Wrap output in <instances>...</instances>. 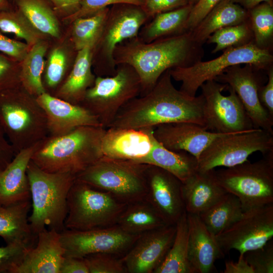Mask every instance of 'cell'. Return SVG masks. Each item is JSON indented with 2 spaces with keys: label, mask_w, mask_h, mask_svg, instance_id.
<instances>
[{
  "label": "cell",
  "mask_w": 273,
  "mask_h": 273,
  "mask_svg": "<svg viewBox=\"0 0 273 273\" xmlns=\"http://www.w3.org/2000/svg\"><path fill=\"white\" fill-rule=\"evenodd\" d=\"M169 70L148 93L125 104L109 127L140 129L179 122L204 127L203 96L190 97L177 89Z\"/></svg>",
  "instance_id": "obj_1"
},
{
  "label": "cell",
  "mask_w": 273,
  "mask_h": 273,
  "mask_svg": "<svg viewBox=\"0 0 273 273\" xmlns=\"http://www.w3.org/2000/svg\"><path fill=\"white\" fill-rule=\"evenodd\" d=\"M202 45L193 39L191 31L146 43L138 36L118 44L114 52L115 64H127L138 73L143 96L148 93L166 70L190 66L201 61Z\"/></svg>",
  "instance_id": "obj_2"
},
{
  "label": "cell",
  "mask_w": 273,
  "mask_h": 273,
  "mask_svg": "<svg viewBox=\"0 0 273 273\" xmlns=\"http://www.w3.org/2000/svg\"><path fill=\"white\" fill-rule=\"evenodd\" d=\"M106 128L82 126L40 142L31 161L50 173L76 176L103 156L102 141Z\"/></svg>",
  "instance_id": "obj_3"
},
{
  "label": "cell",
  "mask_w": 273,
  "mask_h": 273,
  "mask_svg": "<svg viewBox=\"0 0 273 273\" xmlns=\"http://www.w3.org/2000/svg\"><path fill=\"white\" fill-rule=\"evenodd\" d=\"M27 175L32 201V212L28 221L32 232L37 235L48 226L61 233L65 229L67 197L76 176L44 171L31 160Z\"/></svg>",
  "instance_id": "obj_4"
},
{
  "label": "cell",
  "mask_w": 273,
  "mask_h": 273,
  "mask_svg": "<svg viewBox=\"0 0 273 273\" xmlns=\"http://www.w3.org/2000/svg\"><path fill=\"white\" fill-rule=\"evenodd\" d=\"M148 165L102 156L77 174L76 179L129 204L146 199Z\"/></svg>",
  "instance_id": "obj_5"
},
{
  "label": "cell",
  "mask_w": 273,
  "mask_h": 273,
  "mask_svg": "<svg viewBox=\"0 0 273 273\" xmlns=\"http://www.w3.org/2000/svg\"><path fill=\"white\" fill-rule=\"evenodd\" d=\"M214 174L220 186L239 198L244 211L273 204V150L257 161L248 160Z\"/></svg>",
  "instance_id": "obj_6"
},
{
  "label": "cell",
  "mask_w": 273,
  "mask_h": 273,
  "mask_svg": "<svg viewBox=\"0 0 273 273\" xmlns=\"http://www.w3.org/2000/svg\"><path fill=\"white\" fill-rule=\"evenodd\" d=\"M127 205L76 179L67 197L65 229L85 231L115 225Z\"/></svg>",
  "instance_id": "obj_7"
},
{
  "label": "cell",
  "mask_w": 273,
  "mask_h": 273,
  "mask_svg": "<svg viewBox=\"0 0 273 273\" xmlns=\"http://www.w3.org/2000/svg\"><path fill=\"white\" fill-rule=\"evenodd\" d=\"M141 92L140 79L134 68L127 64H119L113 75L96 76L80 105L89 110L107 128L120 109L139 96Z\"/></svg>",
  "instance_id": "obj_8"
},
{
  "label": "cell",
  "mask_w": 273,
  "mask_h": 273,
  "mask_svg": "<svg viewBox=\"0 0 273 273\" xmlns=\"http://www.w3.org/2000/svg\"><path fill=\"white\" fill-rule=\"evenodd\" d=\"M270 51L258 47L254 42L228 48L219 57L207 61H200L186 67L169 70L172 79L180 81L179 90L195 97L201 85L208 80H214L228 68L237 65L250 64L257 70H267L272 66Z\"/></svg>",
  "instance_id": "obj_9"
},
{
  "label": "cell",
  "mask_w": 273,
  "mask_h": 273,
  "mask_svg": "<svg viewBox=\"0 0 273 273\" xmlns=\"http://www.w3.org/2000/svg\"><path fill=\"white\" fill-rule=\"evenodd\" d=\"M149 18L140 5L117 4L109 8L100 36L93 48L92 66L97 76H110L116 73L114 52L125 40L138 36Z\"/></svg>",
  "instance_id": "obj_10"
},
{
  "label": "cell",
  "mask_w": 273,
  "mask_h": 273,
  "mask_svg": "<svg viewBox=\"0 0 273 273\" xmlns=\"http://www.w3.org/2000/svg\"><path fill=\"white\" fill-rule=\"evenodd\" d=\"M0 124L18 152L39 143L49 131L46 114L36 100H22L9 89L0 92Z\"/></svg>",
  "instance_id": "obj_11"
},
{
  "label": "cell",
  "mask_w": 273,
  "mask_h": 273,
  "mask_svg": "<svg viewBox=\"0 0 273 273\" xmlns=\"http://www.w3.org/2000/svg\"><path fill=\"white\" fill-rule=\"evenodd\" d=\"M273 150V133L262 129L223 134L213 140L198 159V170L230 167L248 160L256 152L263 155Z\"/></svg>",
  "instance_id": "obj_12"
},
{
  "label": "cell",
  "mask_w": 273,
  "mask_h": 273,
  "mask_svg": "<svg viewBox=\"0 0 273 273\" xmlns=\"http://www.w3.org/2000/svg\"><path fill=\"white\" fill-rule=\"evenodd\" d=\"M204 103V127L219 133H234L254 129L235 92L228 84L208 80L200 87Z\"/></svg>",
  "instance_id": "obj_13"
},
{
  "label": "cell",
  "mask_w": 273,
  "mask_h": 273,
  "mask_svg": "<svg viewBox=\"0 0 273 273\" xmlns=\"http://www.w3.org/2000/svg\"><path fill=\"white\" fill-rule=\"evenodd\" d=\"M273 237V204L245 211L229 228L216 236L225 254L235 249L240 255L262 247Z\"/></svg>",
  "instance_id": "obj_14"
},
{
  "label": "cell",
  "mask_w": 273,
  "mask_h": 273,
  "mask_svg": "<svg viewBox=\"0 0 273 273\" xmlns=\"http://www.w3.org/2000/svg\"><path fill=\"white\" fill-rule=\"evenodd\" d=\"M140 235L128 233L115 224L85 231L64 229L60 233V241L64 256L83 258L99 253L121 254L129 250Z\"/></svg>",
  "instance_id": "obj_15"
},
{
  "label": "cell",
  "mask_w": 273,
  "mask_h": 273,
  "mask_svg": "<svg viewBox=\"0 0 273 273\" xmlns=\"http://www.w3.org/2000/svg\"><path fill=\"white\" fill-rule=\"evenodd\" d=\"M256 69L250 64L234 65L226 69L214 79L228 84L237 94L254 128L273 133V117L261 104L258 95L261 83Z\"/></svg>",
  "instance_id": "obj_16"
},
{
  "label": "cell",
  "mask_w": 273,
  "mask_h": 273,
  "mask_svg": "<svg viewBox=\"0 0 273 273\" xmlns=\"http://www.w3.org/2000/svg\"><path fill=\"white\" fill-rule=\"evenodd\" d=\"M175 232V224H166L141 234L122 258L127 272H154L163 261Z\"/></svg>",
  "instance_id": "obj_17"
},
{
  "label": "cell",
  "mask_w": 273,
  "mask_h": 273,
  "mask_svg": "<svg viewBox=\"0 0 273 273\" xmlns=\"http://www.w3.org/2000/svg\"><path fill=\"white\" fill-rule=\"evenodd\" d=\"M146 174L148 192L145 199L166 224H175L186 211L182 182L168 171L154 165H148Z\"/></svg>",
  "instance_id": "obj_18"
},
{
  "label": "cell",
  "mask_w": 273,
  "mask_h": 273,
  "mask_svg": "<svg viewBox=\"0 0 273 273\" xmlns=\"http://www.w3.org/2000/svg\"><path fill=\"white\" fill-rule=\"evenodd\" d=\"M223 134L225 133L210 131L204 126L188 122L163 124L153 129L154 137L165 148L186 151L197 159L213 140Z\"/></svg>",
  "instance_id": "obj_19"
},
{
  "label": "cell",
  "mask_w": 273,
  "mask_h": 273,
  "mask_svg": "<svg viewBox=\"0 0 273 273\" xmlns=\"http://www.w3.org/2000/svg\"><path fill=\"white\" fill-rule=\"evenodd\" d=\"M153 129L107 128L102 141L103 156L138 161L146 156L153 147Z\"/></svg>",
  "instance_id": "obj_20"
},
{
  "label": "cell",
  "mask_w": 273,
  "mask_h": 273,
  "mask_svg": "<svg viewBox=\"0 0 273 273\" xmlns=\"http://www.w3.org/2000/svg\"><path fill=\"white\" fill-rule=\"evenodd\" d=\"M36 101L43 109L47 119L49 131L53 136L67 133L82 126H102L89 110L44 92L37 96Z\"/></svg>",
  "instance_id": "obj_21"
},
{
  "label": "cell",
  "mask_w": 273,
  "mask_h": 273,
  "mask_svg": "<svg viewBox=\"0 0 273 273\" xmlns=\"http://www.w3.org/2000/svg\"><path fill=\"white\" fill-rule=\"evenodd\" d=\"M64 255L60 233L46 229L38 233L36 245L27 250L11 273H60Z\"/></svg>",
  "instance_id": "obj_22"
},
{
  "label": "cell",
  "mask_w": 273,
  "mask_h": 273,
  "mask_svg": "<svg viewBox=\"0 0 273 273\" xmlns=\"http://www.w3.org/2000/svg\"><path fill=\"white\" fill-rule=\"evenodd\" d=\"M187 213L188 256L193 273H208L216 260L223 257L216 236L206 228L198 214Z\"/></svg>",
  "instance_id": "obj_23"
},
{
  "label": "cell",
  "mask_w": 273,
  "mask_h": 273,
  "mask_svg": "<svg viewBox=\"0 0 273 273\" xmlns=\"http://www.w3.org/2000/svg\"><path fill=\"white\" fill-rule=\"evenodd\" d=\"M38 143L19 151L0 171V206L30 200L27 168Z\"/></svg>",
  "instance_id": "obj_24"
},
{
  "label": "cell",
  "mask_w": 273,
  "mask_h": 273,
  "mask_svg": "<svg viewBox=\"0 0 273 273\" xmlns=\"http://www.w3.org/2000/svg\"><path fill=\"white\" fill-rule=\"evenodd\" d=\"M214 170H197L182 182L181 194L187 213L199 215L227 193L217 181Z\"/></svg>",
  "instance_id": "obj_25"
},
{
  "label": "cell",
  "mask_w": 273,
  "mask_h": 273,
  "mask_svg": "<svg viewBox=\"0 0 273 273\" xmlns=\"http://www.w3.org/2000/svg\"><path fill=\"white\" fill-rule=\"evenodd\" d=\"M31 206L27 200L0 206V237L7 244L36 245L37 235L32 232L28 221Z\"/></svg>",
  "instance_id": "obj_26"
},
{
  "label": "cell",
  "mask_w": 273,
  "mask_h": 273,
  "mask_svg": "<svg viewBox=\"0 0 273 273\" xmlns=\"http://www.w3.org/2000/svg\"><path fill=\"white\" fill-rule=\"evenodd\" d=\"M86 47L77 51L72 69L59 94L64 100L80 105L96 76L92 71L93 49Z\"/></svg>",
  "instance_id": "obj_27"
},
{
  "label": "cell",
  "mask_w": 273,
  "mask_h": 273,
  "mask_svg": "<svg viewBox=\"0 0 273 273\" xmlns=\"http://www.w3.org/2000/svg\"><path fill=\"white\" fill-rule=\"evenodd\" d=\"M136 162L161 168L172 174L181 182L198 170V159L194 156L184 151L168 150L154 136L153 147L149 153Z\"/></svg>",
  "instance_id": "obj_28"
},
{
  "label": "cell",
  "mask_w": 273,
  "mask_h": 273,
  "mask_svg": "<svg viewBox=\"0 0 273 273\" xmlns=\"http://www.w3.org/2000/svg\"><path fill=\"white\" fill-rule=\"evenodd\" d=\"M248 11L238 4L220 0L191 32L193 39L203 45L216 30L248 20Z\"/></svg>",
  "instance_id": "obj_29"
},
{
  "label": "cell",
  "mask_w": 273,
  "mask_h": 273,
  "mask_svg": "<svg viewBox=\"0 0 273 273\" xmlns=\"http://www.w3.org/2000/svg\"><path fill=\"white\" fill-rule=\"evenodd\" d=\"M193 6L155 15L140 29L138 37L146 43L186 32V25Z\"/></svg>",
  "instance_id": "obj_30"
},
{
  "label": "cell",
  "mask_w": 273,
  "mask_h": 273,
  "mask_svg": "<svg viewBox=\"0 0 273 273\" xmlns=\"http://www.w3.org/2000/svg\"><path fill=\"white\" fill-rule=\"evenodd\" d=\"M173 243L154 273H193L189 260V228L185 211L177 221Z\"/></svg>",
  "instance_id": "obj_31"
},
{
  "label": "cell",
  "mask_w": 273,
  "mask_h": 273,
  "mask_svg": "<svg viewBox=\"0 0 273 273\" xmlns=\"http://www.w3.org/2000/svg\"><path fill=\"white\" fill-rule=\"evenodd\" d=\"M116 224L124 231L136 235L166 225L146 199L127 204Z\"/></svg>",
  "instance_id": "obj_32"
},
{
  "label": "cell",
  "mask_w": 273,
  "mask_h": 273,
  "mask_svg": "<svg viewBox=\"0 0 273 273\" xmlns=\"http://www.w3.org/2000/svg\"><path fill=\"white\" fill-rule=\"evenodd\" d=\"M244 212L239 198L227 193L199 215L208 230L216 236L237 221Z\"/></svg>",
  "instance_id": "obj_33"
},
{
  "label": "cell",
  "mask_w": 273,
  "mask_h": 273,
  "mask_svg": "<svg viewBox=\"0 0 273 273\" xmlns=\"http://www.w3.org/2000/svg\"><path fill=\"white\" fill-rule=\"evenodd\" d=\"M17 9L42 34L58 38L60 30L57 14L48 0H16Z\"/></svg>",
  "instance_id": "obj_34"
},
{
  "label": "cell",
  "mask_w": 273,
  "mask_h": 273,
  "mask_svg": "<svg viewBox=\"0 0 273 273\" xmlns=\"http://www.w3.org/2000/svg\"><path fill=\"white\" fill-rule=\"evenodd\" d=\"M47 44L40 40L33 46L22 60L20 80L27 91L37 96L46 92L41 75L44 67V57Z\"/></svg>",
  "instance_id": "obj_35"
},
{
  "label": "cell",
  "mask_w": 273,
  "mask_h": 273,
  "mask_svg": "<svg viewBox=\"0 0 273 273\" xmlns=\"http://www.w3.org/2000/svg\"><path fill=\"white\" fill-rule=\"evenodd\" d=\"M109 8L101 9L95 14L73 21L71 40L78 51L86 47H94L101 34Z\"/></svg>",
  "instance_id": "obj_36"
},
{
  "label": "cell",
  "mask_w": 273,
  "mask_h": 273,
  "mask_svg": "<svg viewBox=\"0 0 273 273\" xmlns=\"http://www.w3.org/2000/svg\"><path fill=\"white\" fill-rule=\"evenodd\" d=\"M254 42L270 51L273 40V4L263 2L248 10Z\"/></svg>",
  "instance_id": "obj_37"
},
{
  "label": "cell",
  "mask_w": 273,
  "mask_h": 273,
  "mask_svg": "<svg viewBox=\"0 0 273 273\" xmlns=\"http://www.w3.org/2000/svg\"><path fill=\"white\" fill-rule=\"evenodd\" d=\"M254 42V36L249 20L242 23L221 28L211 34L206 42L215 43L212 53L231 47Z\"/></svg>",
  "instance_id": "obj_38"
},
{
  "label": "cell",
  "mask_w": 273,
  "mask_h": 273,
  "mask_svg": "<svg viewBox=\"0 0 273 273\" xmlns=\"http://www.w3.org/2000/svg\"><path fill=\"white\" fill-rule=\"evenodd\" d=\"M0 31L14 34L30 47L41 40L42 37L18 9L0 12Z\"/></svg>",
  "instance_id": "obj_39"
},
{
  "label": "cell",
  "mask_w": 273,
  "mask_h": 273,
  "mask_svg": "<svg viewBox=\"0 0 273 273\" xmlns=\"http://www.w3.org/2000/svg\"><path fill=\"white\" fill-rule=\"evenodd\" d=\"M83 259L89 273L127 272L122 258H118L114 254L95 253L84 257Z\"/></svg>",
  "instance_id": "obj_40"
},
{
  "label": "cell",
  "mask_w": 273,
  "mask_h": 273,
  "mask_svg": "<svg viewBox=\"0 0 273 273\" xmlns=\"http://www.w3.org/2000/svg\"><path fill=\"white\" fill-rule=\"evenodd\" d=\"M68 56L61 48L54 49L50 54L45 72L47 85L54 87L61 81L68 66Z\"/></svg>",
  "instance_id": "obj_41"
},
{
  "label": "cell",
  "mask_w": 273,
  "mask_h": 273,
  "mask_svg": "<svg viewBox=\"0 0 273 273\" xmlns=\"http://www.w3.org/2000/svg\"><path fill=\"white\" fill-rule=\"evenodd\" d=\"M244 257L254 273L273 272L272 241H269L262 247L246 252Z\"/></svg>",
  "instance_id": "obj_42"
},
{
  "label": "cell",
  "mask_w": 273,
  "mask_h": 273,
  "mask_svg": "<svg viewBox=\"0 0 273 273\" xmlns=\"http://www.w3.org/2000/svg\"><path fill=\"white\" fill-rule=\"evenodd\" d=\"M144 0H81L78 10L64 19L71 23L76 19L93 15L109 6L117 4H131L142 6Z\"/></svg>",
  "instance_id": "obj_43"
},
{
  "label": "cell",
  "mask_w": 273,
  "mask_h": 273,
  "mask_svg": "<svg viewBox=\"0 0 273 273\" xmlns=\"http://www.w3.org/2000/svg\"><path fill=\"white\" fill-rule=\"evenodd\" d=\"M31 247L21 244H7L0 247V273H11Z\"/></svg>",
  "instance_id": "obj_44"
},
{
  "label": "cell",
  "mask_w": 273,
  "mask_h": 273,
  "mask_svg": "<svg viewBox=\"0 0 273 273\" xmlns=\"http://www.w3.org/2000/svg\"><path fill=\"white\" fill-rule=\"evenodd\" d=\"M189 4V0H144L142 6L149 18L155 15L174 10Z\"/></svg>",
  "instance_id": "obj_45"
},
{
  "label": "cell",
  "mask_w": 273,
  "mask_h": 273,
  "mask_svg": "<svg viewBox=\"0 0 273 273\" xmlns=\"http://www.w3.org/2000/svg\"><path fill=\"white\" fill-rule=\"evenodd\" d=\"M30 46L27 43L12 39L0 31V52L15 60L22 61Z\"/></svg>",
  "instance_id": "obj_46"
},
{
  "label": "cell",
  "mask_w": 273,
  "mask_h": 273,
  "mask_svg": "<svg viewBox=\"0 0 273 273\" xmlns=\"http://www.w3.org/2000/svg\"><path fill=\"white\" fill-rule=\"evenodd\" d=\"M220 0H199L193 7L186 25V30L191 31Z\"/></svg>",
  "instance_id": "obj_47"
},
{
  "label": "cell",
  "mask_w": 273,
  "mask_h": 273,
  "mask_svg": "<svg viewBox=\"0 0 273 273\" xmlns=\"http://www.w3.org/2000/svg\"><path fill=\"white\" fill-rule=\"evenodd\" d=\"M267 83L258 89V95L262 106L273 117V66L267 70Z\"/></svg>",
  "instance_id": "obj_48"
},
{
  "label": "cell",
  "mask_w": 273,
  "mask_h": 273,
  "mask_svg": "<svg viewBox=\"0 0 273 273\" xmlns=\"http://www.w3.org/2000/svg\"><path fill=\"white\" fill-rule=\"evenodd\" d=\"M14 69L12 59L0 53V92L11 88Z\"/></svg>",
  "instance_id": "obj_49"
},
{
  "label": "cell",
  "mask_w": 273,
  "mask_h": 273,
  "mask_svg": "<svg viewBox=\"0 0 273 273\" xmlns=\"http://www.w3.org/2000/svg\"><path fill=\"white\" fill-rule=\"evenodd\" d=\"M60 273H89L83 258L65 256Z\"/></svg>",
  "instance_id": "obj_50"
},
{
  "label": "cell",
  "mask_w": 273,
  "mask_h": 273,
  "mask_svg": "<svg viewBox=\"0 0 273 273\" xmlns=\"http://www.w3.org/2000/svg\"><path fill=\"white\" fill-rule=\"evenodd\" d=\"M52 4L57 14L64 18L75 13L80 7L81 0H48Z\"/></svg>",
  "instance_id": "obj_51"
},
{
  "label": "cell",
  "mask_w": 273,
  "mask_h": 273,
  "mask_svg": "<svg viewBox=\"0 0 273 273\" xmlns=\"http://www.w3.org/2000/svg\"><path fill=\"white\" fill-rule=\"evenodd\" d=\"M224 273H254L251 266L245 258L244 255H240L236 262L226 261Z\"/></svg>",
  "instance_id": "obj_52"
},
{
  "label": "cell",
  "mask_w": 273,
  "mask_h": 273,
  "mask_svg": "<svg viewBox=\"0 0 273 273\" xmlns=\"http://www.w3.org/2000/svg\"><path fill=\"white\" fill-rule=\"evenodd\" d=\"M12 151L4 140L2 132L0 131V171L12 161Z\"/></svg>",
  "instance_id": "obj_53"
},
{
  "label": "cell",
  "mask_w": 273,
  "mask_h": 273,
  "mask_svg": "<svg viewBox=\"0 0 273 273\" xmlns=\"http://www.w3.org/2000/svg\"><path fill=\"white\" fill-rule=\"evenodd\" d=\"M239 5L246 10H249L263 2L273 4V0H225Z\"/></svg>",
  "instance_id": "obj_54"
},
{
  "label": "cell",
  "mask_w": 273,
  "mask_h": 273,
  "mask_svg": "<svg viewBox=\"0 0 273 273\" xmlns=\"http://www.w3.org/2000/svg\"><path fill=\"white\" fill-rule=\"evenodd\" d=\"M10 0H0V12L10 10Z\"/></svg>",
  "instance_id": "obj_55"
},
{
  "label": "cell",
  "mask_w": 273,
  "mask_h": 273,
  "mask_svg": "<svg viewBox=\"0 0 273 273\" xmlns=\"http://www.w3.org/2000/svg\"><path fill=\"white\" fill-rule=\"evenodd\" d=\"M199 0H189V4L194 6Z\"/></svg>",
  "instance_id": "obj_56"
},
{
  "label": "cell",
  "mask_w": 273,
  "mask_h": 273,
  "mask_svg": "<svg viewBox=\"0 0 273 273\" xmlns=\"http://www.w3.org/2000/svg\"><path fill=\"white\" fill-rule=\"evenodd\" d=\"M11 1H13L14 2L16 0H11Z\"/></svg>",
  "instance_id": "obj_57"
}]
</instances>
